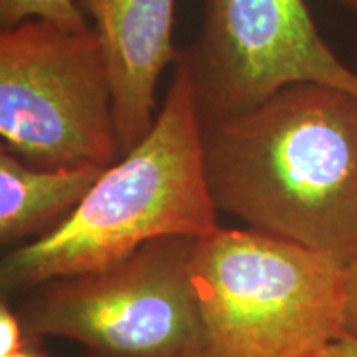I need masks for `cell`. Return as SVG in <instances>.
Masks as SVG:
<instances>
[{
	"mask_svg": "<svg viewBox=\"0 0 357 357\" xmlns=\"http://www.w3.org/2000/svg\"><path fill=\"white\" fill-rule=\"evenodd\" d=\"M342 329L357 339V243L344 257V312Z\"/></svg>",
	"mask_w": 357,
	"mask_h": 357,
	"instance_id": "30bf717a",
	"label": "cell"
},
{
	"mask_svg": "<svg viewBox=\"0 0 357 357\" xmlns=\"http://www.w3.org/2000/svg\"><path fill=\"white\" fill-rule=\"evenodd\" d=\"M24 324L19 314L10 310L6 301L0 305V356H8L20 351L26 344Z\"/></svg>",
	"mask_w": 357,
	"mask_h": 357,
	"instance_id": "8fae6325",
	"label": "cell"
},
{
	"mask_svg": "<svg viewBox=\"0 0 357 357\" xmlns=\"http://www.w3.org/2000/svg\"><path fill=\"white\" fill-rule=\"evenodd\" d=\"M197 238L167 236L89 273L53 280L19 312L30 337H61L95 357H202L190 280Z\"/></svg>",
	"mask_w": 357,
	"mask_h": 357,
	"instance_id": "5b68a950",
	"label": "cell"
},
{
	"mask_svg": "<svg viewBox=\"0 0 357 357\" xmlns=\"http://www.w3.org/2000/svg\"><path fill=\"white\" fill-rule=\"evenodd\" d=\"M178 58L202 121L242 113L294 83L357 96V73L329 47L305 0H205L199 37Z\"/></svg>",
	"mask_w": 357,
	"mask_h": 357,
	"instance_id": "8992f818",
	"label": "cell"
},
{
	"mask_svg": "<svg viewBox=\"0 0 357 357\" xmlns=\"http://www.w3.org/2000/svg\"><path fill=\"white\" fill-rule=\"evenodd\" d=\"M181 56V55H178ZM204 164L197 95L178 58L166 101L139 144L106 167L52 231L7 252L3 294L98 271L167 236L200 238L218 227Z\"/></svg>",
	"mask_w": 357,
	"mask_h": 357,
	"instance_id": "7a4b0ae2",
	"label": "cell"
},
{
	"mask_svg": "<svg viewBox=\"0 0 357 357\" xmlns=\"http://www.w3.org/2000/svg\"><path fill=\"white\" fill-rule=\"evenodd\" d=\"M215 208L248 229L344 258L357 243V96L294 83L202 121Z\"/></svg>",
	"mask_w": 357,
	"mask_h": 357,
	"instance_id": "6da1fadb",
	"label": "cell"
},
{
	"mask_svg": "<svg viewBox=\"0 0 357 357\" xmlns=\"http://www.w3.org/2000/svg\"><path fill=\"white\" fill-rule=\"evenodd\" d=\"M310 357H357V339L342 334Z\"/></svg>",
	"mask_w": 357,
	"mask_h": 357,
	"instance_id": "7c38bea8",
	"label": "cell"
},
{
	"mask_svg": "<svg viewBox=\"0 0 357 357\" xmlns=\"http://www.w3.org/2000/svg\"><path fill=\"white\" fill-rule=\"evenodd\" d=\"M190 280L208 357H310L344 334V258L255 229L195 240Z\"/></svg>",
	"mask_w": 357,
	"mask_h": 357,
	"instance_id": "3957f363",
	"label": "cell"
},
{
	"mask_svg": "<svg viewBox=\"0 0 357 357\" xmlns=\"http://www.w3.org/2000/svg\"><path fill=\"white\" fill-rule=\"evenodd\" d=\"M26 20H47L73 30L89 26L77 0H0L2 30Z\"/></svg>",
	"mask_w": 357,
	"mask_h": 357,
	"instance_id": "9c48e42d",
	"label": "cell"
},
{
	"mask_svg": "<svg viewBox=\"0 0 357 357\" xmlns=\"http://www.w3.org/2000/svg\"><path fill=\"white\" fill-rule=\"evenodd\" d=\"M202 357H208V356H207V354H204V356H202Z\"/></svg>",
	"mask_w": 357,
	"mask_h": 357,
	"instance_id": "9a60e30c",
	"label": "cell"
},
{
	"mask_svg": "<svg viewBox=\"0 0 357 357\" xmlns=\"http://www.w3.org/2000/svg\"><path fill=\"white\" fill-rule=\"evenodd\" d=\"M105 171L42 169L0 147V242L40 238L70 215Z\"/></svg>",
	"mask_w": 357,
	"mask_h": 357,
	"instance_id": "ba28073f",
	"label": "cell"
},
{
	"mask_svg": "<svg viewBox=\"0 0 357 357\" xmlns=\"http://www.w3.org/2000/svg\"><path fill=\"white\" fill-rule=\"evenodd\" d=\"M93 20L108 63L119 142L126 154L154 126L155 88L181 52L174 47L176 0H77Z\"/></svg>",
	"mask_w": 357,
	"mask_h": 357,
	"instance_id": "52a82bcc",
	"label": "cell"
},
{
	"mask_svg": "<svg viewBox=\"0 0 357 357\" xmlns=\"http://www.w3.org/2000/svg\"><path fill=\"white\" fill-rule=\"evenodd\" d=\"M0 357H45L42 352H38L37 349H35L33 346H29V342L22 347L20 351L13 352V354H8V356H0Z\"/></svg>",
	"mask_w": 357,
	"mask_h": 357,
	"instance_id": "4fadbf2b",
	"label": "cell"
},
{
	"mask_svg": "<svg viewBox=\"0 0 357 357\" xmlns=\"http://www.w3.org/2000/svg\"><path fill=\"white\" fill-rule=\"evenodd\" d=\"M0 136L42 169L109 167L124 155L113 86L93 26L26 20L0 33Z\"/></svg>",
	"mask_w": 357,
	"mask_h": 357,
	"instance_id": "277c9868",
	"label": "cell"
},
{
	"mask_svg": "<svg viewBox=\"0 0 357 357\" xmlns=\"http://www.w3.org/2000/svg\"><path fill=\"white\" fill-rule=\"evenodd\" d=\"M331 2L344 7L346 10H349L352 13H357V0H331Z\"/></svg>",
	"mask_w": 357,
	"mask_h": 357,
	"instance_id": "5bb4252c",
	"label": "cell"
}]
</instances>
